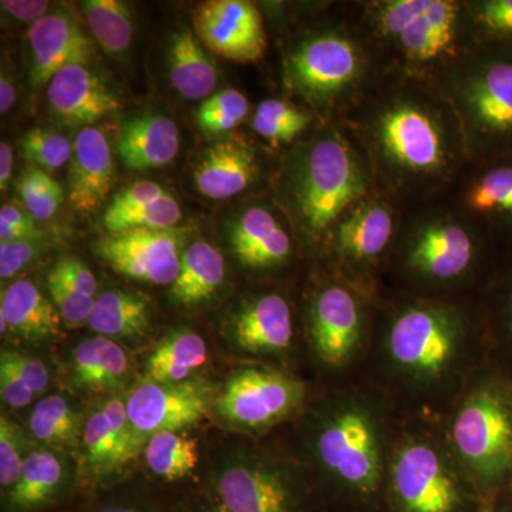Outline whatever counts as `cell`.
<instances>
[{
  "label": "cell",
  "instance_id": "obj_19",
  "mask_svg": "<svg viewBox=\"0 0 512 512\" xmlns=\"http://www.w3.org/2000/svg\"><path fill=\"white\" fill-rule=\"evenodd\" d=\"M210 383L195 379L178 383L144 380L126 400L128 420L141 441L160 431H180L198 423L214 407Z\"/></svg>",
  "mask_w": 512,
  "mask_h": 512
},
{
  "label": "cell",
  "instance_id": "obj_10",
  "mask_svg": "<svg viewBox=\"0 0 512 512\" xmlns=\"http://www.w3.org/2000/svg\"><path fill=\"white\" fill-rule=\"evenodd\" d=\"M377 296L320 268L302 312L313 383L342 382L362 375L372 342Z\"/></svg>",
  "mask_w": 512,
  "mask_h": 512
},
{
  "label": "cell",
  "instance_id": "obj_14",
  "mask_svg": "<svg viewBox=\"0 0 512 512\" xmlns=\"http://www.w3.org/2000/svg\"><path fill=\"white\" fill-rule=\"evenodd\" d=\"M312 380L266 363L232 370L215 396L214 410L229 429L265 437L295 419L311 397Z\"/></svg>",
  "mask_w": 512,
  "mask_h": 512
},
{
  "label": "cell",
  "instance_id": "obj_42",
  "mask_svg": "<svg viewBox=\"0 0 512 512\" xmlns=\"http://www.w3.org/2000/svg\"><path fill=\"white\" fill-rule=\"evenodd\" d=\"M251 104L237 89H224L202 101L197 123L205 134L218 136L235 130L247 120Z\"/></svg>",
  "mask_w": 512,
  "mask_h": 512
},
{
  "label": "cell",
  "instance_id": "obj_1",
  "mask_svg": "<svg viewBox=\"0 0 512 512\" xmlns=\"http://www.w3.org/2000/svg\"><path fill=\"white\" fill-rule=\"evenodd\" d=\"M493 362L477 299H376L362 375L402 416L443 420Z\"/></svg>",
  "mask_w": 512,
  "mask_h": 512
},
{
  "label": "cell",
  "instance_id": "obj_50",
  "mask_svg": "<svg viewBox=\"0 0 512 512\" xmlns=\"http://www.w3.org/2000/svg\"><path fill=\"white\" fill-rule=\"evenodd\" d=\"M40 245L37 239L3 242L0 244V278H13L26 265H29L39 254Z\"/></svg>",
  "mask_w": 512,
  "mask_h": 512
},
{
  "label": "cell",
  "instance_id": "obj_7",
  "mask_svg": "<svg viewBox=\"0 0 512 512\" xmlns=\"http://www.w3.org/2000/svg\"><path fill=\"white\" fill-rule=\"evenodd\" d=\"M485 503L443 420L402 416L390 456L386 512H483Z\"/></svg>",
  "mask_w": 512,
  "mask_h": 512
},
{
  "label": "cell",
  "instance_id": "obj_18",
  "mask_svg": "<svg viewBox=\"0 0 512 512\" xmlns=\"http://www.w3.org/2000/svg\"><path fill=\"white\" fill-rule=\"evenodd\" d=\"M187 229L138 228L94 242V254L117 274L151 285H173L180 272Z\"/></svg>",
  "mask_w": 512,
  "mask_h": 512
},
{
  "label": "cell",
  "instance_id": "obj_27",
  "mask_svg": "<svg viewBox=\"0 0 512 512\" xmlns=\"http://www.w3.org/2000/svg\"><path fill=\"white\" fill-rule=\"evenodd\" d=\"M69 483L60 458L49 450L28 454L16 484L3 495V512H50L67 501Z\"/></svg>",
  "mask_w": 512,
  "mask_h": 512
},
{
  "label": "cell",
  "instance_id": "obj_44",
  "mask_svg": "<svg viewBox=\"0 0 512 512\" xmlns=\"http://www.w3.org/2000/svg\"><path fill=\"white\" fill-rule=\"evenodd\" d=\"M20 150L42 171H56L72 160L73 146L66 137L46 128H32L20 140Z\"/></svg>",
  "mask_w": 512,
  "mask_h": 512
},
{
  "label": "cell",
  "instance_id": "obj_34",
  "mask_svg": "<svg viewBox=\"0 0 512 512\" xmlns=\"http://www.w3.org/2000/svg\"><path fill=\"white\" fill-rule=\"evenodd\" d=\"M150 301L141 293L114 289L97 296L90 329L106 338L136 340L150 330Z\"/></svg>",
  "mask_w": 512,
  "mask_h": 512
},
{
  "label": "cell",
  "instance_id": "obj_30",
  "mask_svg": "<svg viewBox=\"0 0 512 512\" xmlns=\"http://www.w3.org/2000/svg\"><path fill=\"white\" fill-rule=\"evenodd\" d=\"M59 311L33 282L16 281L2 293L0 330L26 340L53 338L60 329Z\"/></svg>",
  "mask_w": 512,
  "mask_h": 512
},
{
  "label": "cell",
  "instance_id": "obj_23",
  "mask_svg": "<svg viewBox=\"0 0 512 512\" xmlns=\"http://www.w3.org/2000/svg\"><path fill=\"white\" fill-rule=\"evenodd\" d=\"M261 177L258 153L244 138L228 137L211 144L195 164L197 190L211 200H228L247 191Z\"/></svg>",
  "mask_w": 512,
  "mask_h": 512
},
{
  "label": "cell",
  "instance_id": "obj_4",
  "mask_svg": "<svg viewBox=\"0 0 512 512\" xmlns=\"http://www.w3.org/2000/svg\"><path fill=\"white\" fill-rule=\"evenodd\" d=\"M500 251L444 197L406 205L379 293L478 299Z\"/></svg>",
  "mask_w": 512,
  "mask_h": 512
},
{
  "label": "cell",
  "instance_id": "obj_35",
  "mask_svg": "<svg viewBox=\"0 0 512 512\" xmlns=\"http://www.w3.org/2000/svg\"><path fill=\"white\" fill-rule=\"evenodd\" d=\"M207 357V345L198 333L188 329L175 330L160 340L148 356L144 375L147 382H185L207 363Z\"/></svg>",
  "mask_w": 512,
  "mask_h": 512
},
{
  "label": "cell",
  "instance_id": "obj_48",
  "mask_svg": "<svg viewBox=\"0 0 512 512\" xmlns=\"http://www.w3.org/2000/svg\"><path fill=\"white\" fill-rule=\"evenodd\" d=\"M40 229L35 218L15 204H5L0 210V242L37 239Z\"/></svg>",
  "mask_w": 512,
  "mask_h": 512
},
{
  "label": "cell",
  "instance_id": "obj_33",
  "mask_svg": "<svg viewBox=\"0 0 512 512\" xmlns=\"http://www.w3.org/2000/svg\"><path fill=\"white\" fill-rule=\"evenodd\" d=\"M225 276L227 265L221 252L208 242H192L181 256L180 272L171 285V298L183 306L200 305L218 291Z\"/></svg>",
  "mask_w": 512,
  "mask_h": 512
},
{
  "label": "cell",
  "instance_id": "obj_6",
  "mask_svg": "<svg viewBox=\"0 0 512 512\" xmlns=\"http://www.w3.org/2000/svg\"><path fill=\"white\" fill-rule=\"evenodd\" d=\"M285 201L303 247L318 259L326 237L350 205L376 190L355 141L336 121L299 147L286 164Z\"/></svg>",
  "mask_w": 512,
  "mask_h": 512
},
{
  "label": "cell",
  "instance_id": "obj_38",
  "mask_svg": "<svg viewBox=\"0 0 512 512\" xmlns=\"http://www.w3.org/2000/svg\"><path fill=\"white\" fill-rule=\"evenodd\" d=\"M29 429L40 443L53 448L74 447L82 437V421L72 404L62 396H47L30 414Z\"/></svg>",
  "mask_w": 512,
  "mask_h": 512
},
{
  "label": "cell",
  "instance_id": "obj_15",
  "mask_svg": "<svg viewBox=\"0 0 512 512\" xmlns=\"http://www.w3.org/2000/svg\"><path fill=\"white\" fill-rule=\"evenodd\" d=\"M298 326L293 301L279 289H269L242 301L229 320L227 333L232 348L241 355L303 376L296 367L299 353L306 356L299 348Z\"/></svg>",
  "mask_w": 512,
  "mask_h": 512
},
{
  "label": "cell",
  "instance_id": "obj_3",
  "mask_svg": "<svg viewBox=\"0 0 512 512\" xmlns=\"http://www.w3.org/2000/svg\"><path fill=\"white\" fill-rule=\"evenodd\" d=\"M402 414L363 376L313 386L276 430L329 512H386L390 456Z\"/></svg>",
  "mask_w": 512,
  "mask_h": 512
},
{
  "label": "cell",
  "instance_id": "obj_5",
  "mask_svg": "<svg viewBox=\"0 0 512 512\" xmlns=\"http://www.w3.org/2000/svg\"><path fill=\"white\" fill-rule=\"evenodd\" d=\"M352 3L380 73L437 87L477 47L466 0Z\"/></svg>",
  "mask_w": 512,
  "mask_h": 512
},
{
  "label": "cell",
  "instance_id": "obj_36",
  "mask_svg": "<svg viewBox=\"0 0 512 512\" xmlns=\"http://www.w3.org/2000/svg\"><path fill=\"white\" fill-rule=\"evenodd\" d=\"M144 457L154 477L173 484L192 476L200 454L197 440L187 434L160 431L147 440Z\"/></svg>",
  "mask_w": 512,
  "mask_h": 512
},
{
  "label": "cell",
  "instance_id": "obj_29",
  "mask_svg": "<svg viewBox=\"0 0 512 512\" xmlns=\"http://www.w3.org/2000/svg\"><path fill=\"white\" fill-rule=\"evenodd\" d=\"M117 151L130 170H150L170 164L180 151V130L161 114L134 117L121 128Z\"/></svg>",
  "mask_w": 512,
  "mask_h": 512
},
{
  "label": "cell",
  "instance_id": "obj_40",
  "mask_svg": "<svg viewBox=\"0 0 512 512\" xmlns=\"http://www.w3.org/2000/svg\"><path fill=\"white\" fill-rule=\"evenodd\" d=\"M315 116L281 99H266L256 107L252 128L272 144H292L311 128Z\"/></svg>",
  "mask_w": 512,
  "mask_h": 512
},
{
  "label": "cell",
  "instance_id": "obj_20",
  "mask_svg": "<svg viewBox=\"0 0 512 512\" xmlns=\"http://www.w3.org/2000/svg\"><path fill=\"white\" fill-rule=\"evenodd\" d=\"M195 35L211 53L235 63L259 62L265 55L264 19L247 0H208L192 12Z\"/></svg>",
  "mask_w": 512,
  "mask_h": 512
},
{
  "label": "cell",
  "instance_id": "obj_28",
  "mask_svg": "<svg viewBox=\"0 0 512 512\" xmlns=\"http://www.w3.org/2000/svg\"><path fill=\"white\" fill-rule=\"evenodd\" d=\"M477 301L491 357L512 377V248L501 249Z\"/></svg>",
  "mask_w": 512,
  "mask_h": 512
},
{
  "label": "cell",
  "instance_id": "obj_21",
  "mask_svg": "<svg viewBox=\"0 0 512 512\" xmlns=\"http://www.w3.org/2000/svg\"><path fill=\"white\" fill-rule=\"evenodd\" d=\"M232 254L252 272H278L291 264L295 242L282 221L269 208L255 205L232 225Z\"/></svg>",
  "mask_w": 512,
  "mask_h": 512
},
{
  "label": "cell",
  "instance_id": "obj_43",
  "mask_svg": "<svg viewBox=\"0 0 512 512\" xmlns=\"http://www.w3.org/2000/svg\"><path fill=\"white\" fill-rule=\"evenodd\" d=\"M18 190L20 200L36 221L50 220L63 202L62 185L39 168L23 173Z\"/></svg>",
  "mask_w": 512,
  "mask_h": 512
},
{
  "label": "cell",
  "instance_id": "obj_32",
  "mask_svg": "<svg viewBox=\"0 0 512 512\" xmlns=\"http://www.w3.org/2000/svg\"><path fill=\"white\" fill-rule=\"evenodd\" d=\"M168 69L171 84L184 99L207 100L217 86V67L191 30L174 33L168 49Z\"/></svg>",
  "mask_w": 512,
  "mask_h": 512
},
{
  "label": "cell",
  "instance_id": "obj_16",
  "mask_svg": "<svg viewBox=\"0 0 512 512\" xmlns=\"http://www.w3.org/2000/svg\"><path fill=\"white\" fill-rule=\"evenodd\" d=\"M80 446L77 490L83 497L106 493L119 484L127 464L143 446L128 420L126 400L114 397L99 404L83 424Z\"/></svg>",
  "mask_w": 512,
  "mask_h": 512
},
{
  "label": "cell",
  "instance_id": "obj_24",
  "mask_svg": "<svg viewBox=\"0 0 512 512\" xmlns=\"http://www.w3.org/2000/svg\"><path fill=\"white\" fill-rule=\"evenodd\" d=\"M47 101L57 117L74 126L94 121L120 109L116 94L86 64H69L47 83Z\"/></svg>",
  "mask_w": 512,
  "mask_h": 512
},
{
  "label": "cell",
  "instance_id": "obj_53",
  "mask_svg": "<svg viewBox=\"0 0 512 512\" xmlns=\"http://www.w3.org/2000/svg\"><path fill=\"white\" fill-rule=\"evenodd\" d=\"M13 151L8 143L2 141L0 144V190L6 191L9 188L12 178Z\"/></svg>",
  "mask_w": 512,
  "mask_h": 512
},
{
  "label": "cell",
  "instance_id": "obj_26",
  "mask_svg": "<svg viewBox=\"0 0 512 512\" xmlns=\"http://www.w3.org/2000/svg\"><path fill=\"white\" fill-rule=\"evenodd\" d=\"M183 217L180 204L170 192L153 181H138L119 192L103 214L110 234L130 229H171Z\"/></svg>",
  "mask_w": 512,
  "mask_h": 512
},
{
  "label": "cell",
  "instance_id": "obj_45",
  "mask_svg": "<svg viewBox=\"0 0 512 512\" xmlns=\"http://www.w3.org/2000/svg\"><path fill=\"white\" fill-rule=\"evenodd\" d=\"M90 503L69 512H190L187 501H168L151 495H92Z\"/></svg>",
  "mask_w": 512,
  "mask_h": 512
},
{
  "label": "cell",
  "instance_id": "obj_9",
  "mask_svg": "<svg viewBox=\"0 0 512 512\" xmlns=\"http://www.w3.org/2000/svg\"><path fill=\"white\" fill-rule=\"evenodd\" d=\"M443 424L485 501L512 491V377L494 360L461 394Z\"/></svg>",
  "mask_w": 512,
  "mask_h": 512
},
{
  "label": "cell",
  "instance_id": "obj_49",
  "mask_svg": "<svg viewBox=\"0 0 512 512\" xmlns=\"http://www.w3.org/2000/svg\"><path fill=\"white\" fill-rule=\"evenodd\" d=\"M49 274L56 276L64 284L72 286L76 291L96 298V276L90 271L89 266L80 261L79 258H76V256H63V258L56 262V265L53 266Z\"/></svg>",
  "mask_w": 512,
  "mask_h": 512
},
{
  "label": "cell",
  "instance_id": "obj_17",
  "mask_svg": "<svg viewBox=\"0 0 512 512\" xmlns=\"http://www.w3.org/2000/svg\"><path fill=\"white\" fill-rule=\"evenodd\" d=\"M443 197L495 247L512 248V153L470 161Z\"/></svg>",
  "mask_w": 512,
  "mask_h": 512
},
{
  "label": "cell",
  "instance_id": "obj_54",
  "mask_svg": "<svg viewBox=\"0 0 512 512\" xmlns=\"http://www.w3.org/2000/svg\"><path fill=\"white\" fill-rule=\"evenodd\" d=\"M16 92L9 77L2 74L0 77V113L6 114L15 106Z\"/></svg>",
  "mask_w": 512,
  "mask_h": 512
},
{
  "label": "cell",
  "instance_id": "obj_46",
  "mask_svg": "<svg viewBox=\"0 0 512 512\" xmlns=\"http://www.w3.org/2000/svg\"><path fill=\"white\" fill-rule=\"evenodd\" d=\"M26 456H23V433L15 421L5 414L0 419V485L2 497L12 490L22 471Z\"/></svg>",
  "mask_w": 512,
  "mask_h": 512
},
{
  "label": "cell",
  "instance_id": "obj_37",
  "mask_svg": "<svg viewBox=\"0 0 512 512\" xmlns=\"http://www.w3.org/2000/svg\"><path fill=\"white\" fill-rule=\"evenodd\" d=\"M49 370L36 357L15 350L0 355V393L10 409H23L35 402L49 387Z\"/></svg>",
  "mask_w": 512,
  "mask_h": 512
},
{
  "label": "cell",
  "instance_id": "obj_31",
  "mask_svg": "<svg viewBox=\"0 0 512 512\" xmlns=\"http://www.w3.org/2000/svg\"><path fill=\"white\" fill-rule=\"evenodd\" d=\"M70 365L74 386L94 393L119 390L130 370V360L119 343L100 335L79 343Z\"/></svg>",
  "mask_w": 512,
  "mask_h": 512
},
{
  "label": "cell",
  "instance_id": "obj_8",
  "mask_svg": "<svg viewBox=\"0 0 512 512\" xmlns=\"http://www.w3.org/2000/svg\"><path fill=\"white\" fill-rule=\"evenodd\" d=\"M379 74L352 3L339 19L301 37L285 56L286 86L325 123L338 121Z\"/></svg>",
  "mask_w": 512,
  "mask_h": 512
},
{
  "label": "cell",
  "instance_id": "obj_51",
  "mask_svg": "<svg viewBox=\"0 0 512 512\" xmlns=\"http://www.w3.org/2000/svg\"><path fill=\"white\" fill-rule=\"evenodd\" d=\"M2 9L22 22H37L47 15L50 3L45 0H3Z\"/></svg>",
  "mask_w": 512,
  "mask_h": 512
},
{
  "label": "cell",
  "instance_id": "obj_41",
  "mask_svg": "<svg viewBox=\"0 0 512 512\" xmlns=\"http://www.w3.org/2000/svg\"><path fill=\"white\" fill-rule=\"evenodd\" d=\"M477 46L512 47V0H466Z\"/></svg>",
  "mask_w": 512,
  "mask_h": 512
},
{
  "label": "cell",
  "instance_id": "obj_13",
  "mask_svg": "<svg viewBox=\"0 0 512 512\" xmlns=\"http://www.w3.org/2000/svg\"><path fill=\"white\" fill-rule=\"evenodd\" d=\"M402 211L403 205L379 188L350 205L326 237L318 256L320 268L370 295H379Z\"/></svg>",
  "mask_w": 512,
  "mask_h": 512
},
{
  "label": "cell",
  "instance_id": "obj_47",
  "mask_svg": "<svg viewBox=\"0 0 512 512\" xmlns=\"http://www.w3.org/2000/svg\"><path fill=\"white\" fill-rule=\"evenodd\" d=\"M47 288H49L57 311L67 326L79 328L83 323L89 322L97 298L76 291L72 286L64 284L63 281L50 274L47 275Z\"/></svg>",
  "mask_w": 512,
  "mask_h": 512
},
{
  "label": "cell",
  "instance_id": "obj_25",
  "mask_svg": "<svg viewBox=\"0 0 512 512\" xmlns=\"http://www.w3.org/2000/svg\"><path fill=\"white\" fill-rule=\"evenodd\" d=\"M109 140L96 127H83L74 140L69 170V202L80 214H92L106 201L114 184Z\"/></svg>",
  "mask_w": 512,
  "mask_h": 512
},
{
  "label": "cell",
  "instance_id": "obj_2",
  "mask_svg": "<svg viewBox=\"0 0 512 512\" xmlns=\"http://www.w3.org/2000/svg\"><path fill=\"white\" fill-rule=\"evenodd\" d=\"M336 123L403 207L443 197L471 161L456 111L427 84L380 73Z\"/></svg>",
  "mask_w": 512,
  "mask_h": 512
},
{
  "label": "cell",
  "instance_id": "obj_55",
  "mask_svg": "<svg viewBox=\"0 0 512 512\" xmlns=\"http://www.w3.org/2000/svg\"><path fill=\"white\" fill-rule=\"evenodd\" d=\"M483 512H512V491L488 500Z\"/></svg>",
  "mask_w": 512,
  "mask_h": 512
},
{
  "label": "cell",
  "instance_id": "obj_12",
  "mask_svg": "<svg viewBox=\"0 0 512 512\" xmlns=\"http://www.w3.org/2000/svg\"><path fill=\"white\" fill-rule=\"evenodd\" d=\"M439 90L456 111L471 161L512 153V47L477 46Z\"/></svg>",
  "mask_w": 512,
  "mask_h": 512
},
{
  "label": "cell",
  "instance_id": "obj_22",
  "mask_svg": "<svg viewBox=\"0 0 512 512\" xmlns=\"http://www.w3.org/2000/svg\"><path fill=\"white\" fill-rule=\"evenodd\" d=\"M33 87L47 86L59 70L69 64H84L93 56L92 40L82 25L63 12L47 13L29 30Z\"/></svg>",
  "mask_w": 512,
  "mask_h": 512
},
{
  "label": "cell",
  "instance_id": "obj_11",
  "mask_svg": "<svg viewBox=\"0 0 512 512\" xmlns=\"http://www.w3.org/2000/svg\"><path fill=\"white\" fill-rule=\"evenodd\" d=\"M210 490L231 512H329L308 471L276 433L247 437L235 447Z\"/></svg>",
  "mask_w": 512,
  "mask_h": 512
},
{
  "label": "cell",
  "instance_id": "obj_39",
  "mask_svg": "<svg viewBox=\"0 0 512 512\" xmlns=\"http://www.w3.org/2000/svg\"><path fill=\"white\" fill-rule=\"evenodd\" d=\"M93 36L110 55L126 52L133 42L134 19L119 0H86L80 3Z\"/></svg>",
  "mask_w": 512,
  "mask_h": 512
},
{
  "label": "cell",
  "instance_id": "obj_52",
  "mask_svg": "<svg viewBox=\"0 0 512 512\" xmlns=\"http://www.w3.org/2000/svg\"><path fill=\"white\" fill-rule=\"evenodd\" d=\"M187 504L190 512H231L211 490L197 495L194 500L187 501Z\"/></svg>",
  "mask_w": 512,
  "mask_h": 512
}]
</instances>
